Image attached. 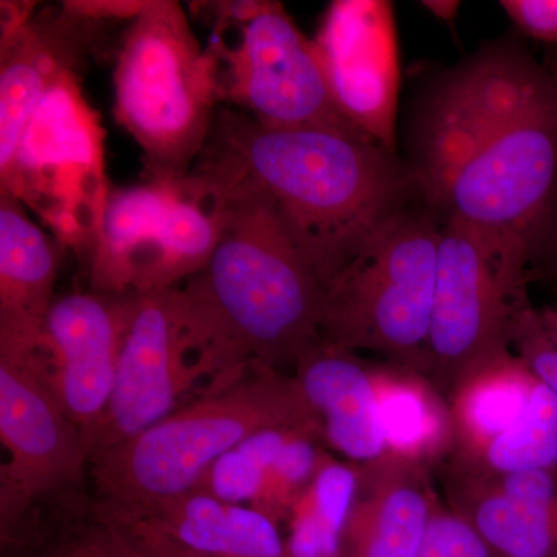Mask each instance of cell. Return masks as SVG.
<instances>
[{
    "mask_svg": "<svg viewBox=\"0 0 557 557\" xmlns=\"http://www.w3.org/2000/svg\"><path fill=\"white\" fill-rule=\"evenodd\" d=\"M225 220L223 205L188 175L110 190L89 258L91 292L178 288L207 265Z\"/></svg>",
    "mask_w": 557,
    "mask_h": 557,
    "instance_id": "cell-10",
    "label": "cell"
},
{
    "mask_svg": "<svg viewBox=\"0 0 557 557\" xmlns=\"http://www.w3.org/2000/svg\"><path fill=\"white\" fill-rule=\"evenodd\" d=\"M533 245L512 231L442 219L424 375L448 398L465 379L511 354L528 296Z\"/></svg>",
    "mask_w": 557,
    "mask_h": 557,
    "instance_id": "cell-8",
    "label": "cell"
},
{
    "mask_svg": "<svg viewBox=\"0 0 557 557\" xmlns=\"http://www.w3.org/2000/svg\"><path fill=\"white\" fill-rule=\"evenodd\" d=\"M104 129L81 89L76 72L64 73L33 112L0 196L32 208L54 237L90 258L110 189Z\"/></svg>",
    "mask_w": 557,
    "mask_h": 557,
    "instance_id": "cell-9",
    "label": "cell"
},
{
    "mask_svg": "<svg viewBox=\"0 0 557 557\" xmlns=\"http://www.w3.org/2000/svg\"><path fill=\"white\" fill-rule=\"evenodd\" d=\"M443 461L474 474L557 468V395L541 384L530 412L518 426L487 443L474 456Z\"/></svg>",
    "mask_w": 557,
    "mask_h": 557,
    "instance_id": "cell-25",
    "label": "cell"
},
{
    "mask_svg": "<svg viewBox=\"0 0 557 557\" xmlns=\"http://www.w3.org/2000/svg\"><path fill=\"white\" fill-rule=\"evenodd\" d=\"M211 196L225 228L207 265L175 288L186 329L234 379L252 364L295 369L321 339L324 287L262 196Z\"/></svg>",
    "mask_w": 557,
    "mask_h": 557,
    "instance_id": "cell-3",
    "label": "cell"
},
{
    "mask_svg": "<svg viewBox=\"0 0 557 557\" xmlns=\"http://www.w3.org/2000/svg\"><path fill=\"white\" fill-rule=\"evenodd\" d=\"M542 321H544L545 329L548 330L549 336L557 344V304L555 306L544 307L539 309Z\"/></svg>",
    "mask_w": 557,
    "mask_h": 557,
    "instance_id": "cell-34",
    "label": "cell"
},
{
    "mask_svg": "<svg viewBox=\"0 0 557 557\" xmlns=\"http://www.w3.org/2000/svg\"><path fill=\"white\" fill-rule=\"evenodd\" d=\"M500 7L523 36L557 49V0H502Z\"/></svg>",
    "mask_w": 557,
    "mask_h": 557,
    "instance_id": "cell-29",
    "label": "cell"
},
{
    "mask_svg": "<svg viewBox=\"0 0 557 557\" xmlns=\"http://www.w3.org/2000/svg\"><path fill=\"white\" fill-rule=\"evenodd\" d=\"M67 9L75 11V13L83 14V16L94 17L98 21L110 20H134L135 16L143 10L146 2H134V0H124V2H64Z\"/></svg>",
    "mask_w": 557,
    "mask_h": 557,
    "instance_id": "cell-31",
    "label": "cell"
},
{
    "mask_svg": "<svg viewBox=\"0 0 557 557\" xmlns=\"http://www.w3.org/2000/svg\"><path fill=\"white\" fill-rule=\"evenodd\" d=\"M357 467L343 557H417L438 497L429 469L387 453Z\"/></svg>",
    "mask_w": 557,
    "mask_h": 557,
    "instance_id": "cell-18",
    "label": "cell"
},
{
    "mask_svg": "<svg viewBox=\"0 0 557 557\" xmlns=\"http://www.w3.org/2000/svg\"><path fill=\"white\" fill-rule=\"evenodd\" d=\"M358 467L327 454L288 518L289 557H343V537L358 491Z\"/></svg>",
    "mask_w": 557,
    "mask_h": 557,
    "instance_id": "cell-24",
    "label": "cell"
},
{
    "mask_svg": "<svg viewBox=\"0 0 557 557\" xmlns=\"http://www.w3.org/2000/svg\"><path fill=\"white\" fill-rule=\"evenodd\" d=\"M313 42L341 115L359 134L395 150L399 62L392 3L336 0Z\"/></svg>",
    "mask_w": 557,
    "mask_h": 557,
    "instance_id": "cell-13",
    "label": "cell"
},
{
    "mask_svg": "<svg viewBox=\"0 0 557 557\" xmlns=\"http://www.w3.org/2000/svg\"><path fill=\"white\" fill-rule=\"evenodd\" d=\"M215 40L222 102L263 126L359 132L333 100L317 46L278 2L218 3ZM362 135V134H361Z\"/></svg>",
    "mask_w": 557,
    "mask_h": 557,
    "instance_id": "cell-11",
    "label": "cell"
},
{
    "mask_svg": "<svg viewBox=\"0 0 557 557\" xmlns=\"http://www.w3.org/2000/svg\"><path fill=\"white\" fill-rule=\"evenodd\" d=\"M113 113L143 152L146 182L185 178L222 106L218 62L183 7L149 0L121 35Z\"/></svg>",
    "mask_w": 557,
    "mask_h": 557,
    "instance_id": "cell-6",
    "label": "cell"
},
{
    "mask_svg": "<svg viewBox=\"0 0 557 557\" xmlns=\"http://www.w3.org/2000/svg\"><path fill=\"white\" fill-rule=\"evenodd\" d=\"M440 226L423 203L387 222L324 289L321 338L424 373Z\"/></svg>",
    "mask_w": 557,
    "mask_h": 557,
    "instance_id": "cell-7",
    "label": "cell"
},
{
    "mask_svg": "<svg viewBox=\"0 0 557 557\" xmlns=\"http://www.w3.org/2000/svg\"><path fill=\"white\" fill-rule=\"evenodd\" d=\"M327 454L314 429H265L220 457L196 490L258 509L281 527Z\"/></svg>",
    "mask_w": 557,
    "mask_h": 557,
    "instance_id": "cell-17",
    "label": "cell"
},
{
    "mask_svg": "<svg viewBox=\"0 0 557 557\" xmlns=\"http://www.w3.org/2000/svg\"><path fill=\"white\" fill-rule=\"evenodd\" d=\"M541 384L512 351L461 381L446 398L454 432L453 449L446 458L474 456L518 426L530 412Z\"/></svg>",
    "mask_w": 557,
    "mask_h": 557,
    "instance_id": "cell-23",
    "label": "cell"
},
{
    "mask_svg": "<svg viewBox=\"0 0 557 557\" xmlns=\"http://www.w3.org/2000/svg\"><path fill=\"white\" fill-rule=\"evenodd\" d=\"M417 557H496L474 528L435 498L423 544Z\"/></svg>",
    "mask_w": 557,
    "mask_h": 557,
    "instance_id": "cell-27",
    "label": "cell"
},
{
    "mask_svg": "<svg viewBox=\"0 0 557 557\" xmlns=\"http://www.w3.org/2000/svg\"><path fill=\"white\" fill-rule=\"evenodd\" d=\"M104 507L138 520L180 547L200 555L289 557L285 539L273 520L258 509L230 504L207 491L193 490L135 511Z\"/></svg>",
    "mask_w": 557,
    "mask_h": 557,
    "instance_id": "cell-20",
    "label": "cell"
},
{
    "mask_svg": "<svg viewBox=\"0 0 557 557\" xmlns=\"http://www.w3.org/2000/svg\"><path fill=\"white\" fill-rule=\"evenodd\" d=\"M545 67H547L548 72L552 73L553 78L557 81V49L549 51L547 62H545Z\"/></svg>",
    "mask_w": 557,
    "mask_h": 557,
    "instance_id": "cell-35",
    "label": "cell"
},
{
    "mask_svg": "<svg viewBox=\"0 0 557 557\" xmlns=\"http://www.w3.org/2000/svg\"><path fill=\"white\" fill-rule=\"evenodd\" d=\"M239 380L220 372L190 336L177 289L135 293L108 412L86 442L89 461L196 403L193 392L209 397Z\"/></svg>",
    "mask_w": 557,
    "mask_h": 557,
    "instance_id": "cell-12",
    "label": "cell"
},
{
    "mask_svg": "<svg viewBox=\"0 0 557 557\" xmlns=\"http://www.w3.org/2000/svg\"><path fill=\"white\" fill-rule=\"evenodd\" d=\"M386 453L438 467L453 449L448 399L424 373L391 362L372 364Z\"/></svg>",
    "mask_w": 557,
    "mask_h": 557,
    "instance_id": "cell-22",
    "label": "cell"
},
{
    "mask_svg": "<svg viewBox=\"0 0 557 557\" xmlns=\"http://www.w3.org/2000/svg\"><path fill=\"white\" fill-rule=\"evenodd\" d=\"M293 376L321 424L329 449L355 465L386 453L372 364L321 338L300 355Z\"/></svg>",
    "mask_w": 557,
    "mask_h": 557,
    "instance_id": "cell-19",
    "label": "cell"
},
{
    "mask_svg": "<svg viewBox=\"0 0 557 557\" xmlns=\"http://www.w3.org/2000/svg\"><path fill=\"white\" fill-rule=\"evenodd\" d=\"M106 21L62 3L33 14L30 3L2 2L0 39V177L10 171L33 112L64 73L76 72Z\"/></svg>",
    "mask_w": 557,
    "mask_h": 557,
    "instance_id": "cell-14",
    "label": "cell"
},
{
    "mask_svg": "<svg viewBox=\"0 0 557 557\" xmlns=\"http://www.w3.org/2000/svg\"><path fill=\"white\" fill-rule=\"evenodd\" d=\"M135 293H70L54 299L44 330L51 387L84 445L108 412Z\"/></svg>",
    "mask_w": 557,
    "mask_h": 557,
    "instance_id": "cell-15",
    "label": "cell"
},
{
    "mask_svg": "<svg viewBox=\"0 0 557 557\" xmlns=\"http://www.w3.org/2000/svg\"><path fill=\"white\" fill-rule=\"evenodd\" d=\"M189 177L215 196L259 194L327 288L392 219L421 201L408 163L357 132L282 129L220 106Z\"/></svg>",
    "mask_w": 557,
    "mask_h": 557,
    "instance_id": "cell-2",
    "label": "cell"
},
{
    "mask_svg": "<svg viewBox=\"0 0 557 557\" xmlns=\"http://www.w3.org/2000/svg\"><path fill=\"white\" fill-rule=\"evenodd\" d=\"M421 5L432 16L449 25H454V22L457 20L458 10H460V2H457V0H426V2H421Z\"/></svg>",
    "mask_w": 557,
    "mask_h": 557,
    "instance_id": "cell-33",
    "label": "cell"
},
{
    "mask_svg": "<svg viewBox=\"0 0 557 557\" xmlns=\"http://www.w3.org/2000/svg\"><path fill=\"white\" fill-rule=\"evenodd\" d=\"M271 428L314 429L322 434L295 376L252 364L233 386L91 457L97 502L135 511L189 493L220 457Z\"/></svg>",
    "mask_w": 557,
    "mask_h": 557,
    "instance_id": "cell-5",
    "label": "cell"
},
{
    "mask_svg": "<svg viewBox=\"0 0 557 557\" xmlns=\"http://www.w3.org/2000/svg\"><path fill=\"white\" fill-rule=\"evenodd\" d=\"M64 249L20 200L0 196V327L44 329Z\"/></svg>",
    "mask_w": 557,
    "mask_h": 557,
    "instance_id": "cell-21",
    "label": "cell"
},
{
    "mask_svg": "<svg viewBox=\"0 0 557 557\" xmlns=\"http://www.w3.org/2000/svg\"><path fill=\"white\" fill-rule=\"evenodd\" d=\"M27 557H149L95 502L62 523Z\"/></svg>",
    "mask_w": 557,
    "mask_h": 557,
    "instance_id": "cell-26",
    "label": "cell"
},
{
    "mask_svg": "<svg viewBox=\"0 0 557 557\" xmlns=\"http://www.w3.org/2000/svg\"><path fill=\"white\" fill-rule=\"evenodd\" d=\"M97 505L102 512H106V515L109 516V518L116 520V522H119L120 525L123 527L132 537H134V541L137 542L139 548H141L149 557H212L180 547V545L172 542L171 539L161 536L157 531L143 525L138 520L127 518V516L121 515V512L106 508L104 505L98 504V502Z\"/></svg>",
    "mask_w": 557,
    "mask_h": 557,
    "instance_id": "cell-30",
    "label": "cell"
},
{
    "mask_svg": "<svg viewBox=\"0 0 557 557\" xmlns=\"http://www.w3.org/2000/svg\"><path fill=\"white\" fill-rule=\"evenodd\" d=\"M0 537L3 548L39 547L86 511L89 453L51 387L46 330L0 327Z\"/></svg>",
    "mask_w": 557,
    "mask_h": 557,
    "instance_id": "cell-4",
    "label": "cell"
},
{
    "mask_svg": "<svg viewBox=\"0 0 557 557\" xmlns=\"http://www.w3.org/2000/svg\"><path fill=\"white\" fill-rule=\"evenodd\" d=\"M547 256L548 270L557 271V201L555 208H553L552 215H549L547 225L542 231L541 237H539L536 247H534V256ZM531 258V260H533Z\"/></svg>",
    "mask_w": 557,
    "mask_h": 557,
    "instance_id": "cell-32",
    "label": "cell"
},
{
    "mask_svg": "<svg viewBox=\"0 0 557 557\" xmlns=\"http://www.w3.org/2000/svg\"><path fill=\"white\" fill-rule=\"evenodd\" d=\"M449 508L496 557H557V468L474 474L440 463Z\"/></svg>",
    "mask_w": 557,
    "mask_h": 557,
    "instance_id": "cell-16",
    "label": "cell"
},
{
    "mask_svg": "<svg viewBox=\"0 0 557 557\" xmlns=\"http://www.w3.org/2000/svg\"><path fill=\"white\" fill-rule=\"evenodd\" d=\"M511 350L542 384L557 395V344L533 304L516 321Z\"/></svg>",
    "mask_w": 557,
    "mask_h": 557,
    "instance_id": "cell-28",
    "label": "cell"
},
{
    "mask_svg": "<svg viewBox=\"0 0 557 557\" xmlns=\"http://www.w3.org/2000/svg\"><path fill=\"white\" fill-rule=\"evenodd\" d=\"M421 203L536 247L557 201V81L515 39L483 44L424 87L409 131Z\"/></svg>",
    "mask_w": 557,
    "mask_h": 557,
    "instance_id": "cell-1",
    "label": "cell"
}]
</instances>
